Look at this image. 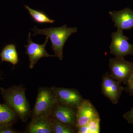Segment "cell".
<instances>
[{
	"label": "cell",
	"instance_id": "obj_1",
	"mask_svg": "<svg viewBox=\"0 0 133 133\" xmlns=\"http://www.w3.org/2000/svg\"><path fill=\"white\" fill-rule=\"evenodd\" d=\"M0 91L5 104L22 121H27L31 115V111L25 95L26 89L22 85H14L7 89L1 87Z\"/></svg>",
	"mask_w": 133,
	"mask_h": 133
},
{
	"label": "cell",
	"instance_id": "obj_2",
	"mask_svg": "<svg viewBox=\"0 0 133 133\" xmlns=\"http://www.w3.org/2000/svg\"><path fill=\"white\" fill-rule=\"evenodd\" d=\"M33 36L38 35L46 36L50 40L52 50L55 56L60 60L63 59V49L66 41L71 35L77 31V28H69L64 25L58 28H49L39 29L36 26L31 29Z\"/></svg>",
	"mask_w": 133,
	"mask_h": 133
},
{
	"label": "cell",
	"instance_id": "obj_3",
	"mask_svg": "<svg viewBox=\"0 0 133 133\" xmlns=\"http://www.w3.org/2000/svg\"><path fill=\"white\" fill-rule=\"evenodd\" d=\"M57 103L56 97L51 87H39L35 104L31 111V119L50 117Z\"/></svg>",
	"mask_w": 133,
	"mask_h": 133
},
{
	"label": "cell",
	"instance_id": "obj_4",
	"mask_svg": "<svg viewBox=\"0 0 133 133\" xmlns=\"http://www.w3.org/2000/svg\"><path fill=\"white\" fill-rule=\"evenodd\" d=\"M110 75L115 80L128 85L133 73V63L125 60L123 57L109 59Z\"/></svg>",
	"mask_w": 133,
	"mask_h": 133
},
{
	"label": "cell",
	"instance_id": "obj_5",
	"mask_svg": "<svg viewBox=\"0 0 133 133\" xmlns=\"http://www.w3.org/2000/svg\"><path fill=\"white\" fill-rule=\"evenodd\" d=\"M111 36L112 41L109 47L111 54L117 57L133 55V44L129 43V38L123 35L122 30L118 29L116 32L112 33Z\"/></svg>",
	"mask_w": 133,
	"mask_h": 133
},
{
	"label": "cell",
	"instance_id": "obj_6",
	"mask_svg": "<svg viewBox=\"0 0 133 133\" xmlns=\"http://www.w3.org/2000/svg\"><path fill=\"white\" fill-rule=\"evenodd\" d=\"M121 84L107 72L102 76L101 84L102 94L114 104L118 102L122 91L124 90V87Z\"/></svg>",
	"mask_w": 133,
	"mask_h": 133
},
{
	"label": "cell",
	"instance_id": "obj_7",
	"mask_svg": "<svg viewBox=\"0 0 133 133\" xmlns=\"http://www.w3.org/2000/svg\"><path fill=\"white\" fill-rule=\"evenodd\" d=\"M51 88L55 92L57 103L68 105L77 109L84 100L80 93L74 88L55 87Z\"/></svg>",
	"mask_w": 133,
	"mask_h": 133
},
{
	"label": "cell",
	"instance_id": "obj_8",
	"mask_svg": "<svg viewBox=\"0 0 133 133\" xmlns=\"http://www.w3.org/2000/svg\"><path fill=\"white\" fill-rule=\"evenodd\" d=\"M48 37L43 44H40L34 42L31 40V33H29L28 41V44L24 45L26 49L25 53L28 56L30 63L29 68L33 69L35 65L38 60L43 57H54L55 55H50L46 51L45 48L48 41Z\"/></svg>",
	"mask_w": 133,
	"mask_h": 133
},
{
	"label": "cell",
	"instance_id": "obj_9",
	"mask_svg": "<svg viewBox=\"0 0 133 133\" xmlns=\"http://www.w3.org/2000/svg\"><path fill=\"white\" fill-rule=\"evenodd\" d=\"M77 109L71 106L57 103L50 116L63 124L76 129Z\"/></svg>",
	"mask_w": 133,
	"mask_h": 133
},
{
	"label": "cell",
	"instance_id": "obj_10",
	"mask_svg": "<svg viewBox=\"0 0 133 133\" xmlns=\"http://www.w3.org/2000/svg\"><path fill=\"white\" fill-rule=\"evenodd\" d=\"M99 116L97 111L91 102L88 100L84 99L77 108L76 129L86 125L93 119Z\"/></svg>",
	"mask_w": 133,
	"mask_h": 133
},
{
	"label": "cell",
	"instance_id": "obj_11",
	"mask_svg": "<svg viewBox=\"0 0 133 133\" xmlns=\"http://www.w3.org/2000/svg\"><path fill=\"white\" fill-rule=\"evenodd\" d=\"M114 26L121 30H129L133 28V10L127 8L118 11L109 12Z\"/></svg>",
	"mask_w": 133,
	"mask_h": 133
},
{
	"label": "cell",
	"instance_id": "obj_12",
	"mask_svg": "<svg viewBox=\"0 0 133 133\" xmlns=\"http://www.w3.org/2000/svg\"><path fill=\"white\" fill-rule=\"evenodd\" d=\"M24 132L52 133L51 116L31 119Z\"/></svg>",
	"mask_w": 133,
	"mask_h": 133
},
{
	"label": "cell",
	"instance_id": "obj_13",
	"mask_svg": "<svg viewBox=\"0 0 133 133\" xmlns=\"http://www.w3.org/2000/svg\"><path fill=\"white\" fill-rule=\"evenodd\" d=\"M18 116L6 104H0V125L12 126Z\"/></svg>",
	"mask_w": 133,
	"mask_h": 133
},
{
	"label": "cell",
	"instance_id": "obj_14",
	"mask_svg": "<svg viewBox=\"0 0 133 133\" xmlns=\"http://www.w3.org/2000/svg\"><path fill=\"white\" fill-rule=\"evenodd\" d=\"M0 56L1 62H9L14 65L17 64L19 61L16 46L13 44L5 46L0 53Z\"/></svg>",
	"mask_w": 133,
	"mask_h": 133
},
{
	"label": "cell",
	"instance_id": "obj_15",
	"mask_svg": "<svg viewBox=\"0 0 133 133\" xmlns=\"http://www.w3.org/2000/svg\"><path fill=\"white\" fill-rule=\"evenodd\" d=\"M24 7L29 11L32 19L35 22L38 24L53 23L55 21L50 19L45 13L42 11L32 9L28 6L25 5Z\"/></svg>",
	"mask_w": 133,
	"mask_h": 133
},
{
	"label": "cell",
	"instance_id": "obj_16",
	"mask_svg": "<svg viewBox=\"0 0 133 133\" xmlns=\"http://www.w3.org/2000/svg\"><path fill=\"white\" fill-rule=\"evenodd\" d=\"M51 118L52 133H74L77 131L76 128L63 124L51 116Z\"/></svg>",
	"mask_w": 133,
	"mask_h": 133
},
{
	"label": "cell",
	"instance_id": "obj_17",
	"mask_svg": "<svg viewBox=\"0 0 133 133\" xmlns=\"http://www.w3.org/2000/svg\"><path fill=\"white\" fill-rule=\"evenodd\" d=\"M100 117L98 116L93 119L85 125L87 133H99L100 132Z\"/></svg>",
	"mask_w": 133,
	"mask_h": 133
},
{
	"label": "cell",
	"instance_id": "obj_18",
	"mask_svg": "<svg viewBox=\"0 0 133 133\" xmlns=\"http://www.w3.org/2000/svg\"><path fill=\"white\" fill-rule=\"evenodd\" d=\"M12 126L0 125V133H18L20 132L16 131L12 128Z\"/></svg>",
	"mask_w": 133,
	"mask_h": 133
},
{
	"label": "cell",
	"instance_id": "obj_19",
	"mask_svg": "<svg viewBox=\"0 0 133 133\" xmlns=\"http://www.w3.org/2000/svg\"><path fill=\"white\" fill-rule=\"evenodd\" d=\"M123 117L128 123L133 125V107L131 108L130 111L124 114Z\"/></svg>",
	"mask_w": 133,
	"mask_h": 133
},
{
	"label": "cell",
	"instance_id": "obj_20",
	"mask_svg": "<svg viewBox=\"0 0 133 133\" xmlns=\"http://www.w3.org/2000/svg\"><path fill=\"white\" fill-rule=\"evenodd\" d=\"M124 90L129 94V95H133V83L131 84L128 85L125 88L124 87Z\"/></svg>",
	"mask_w": 133,
	"mask_h": 133
},
{
	"label": "cell",
	"instance_id": "obj_21",
	"mask_svg": "<svg viewBox=\"0 0 133 133\" xmlns=\"http://www.w3.org/2000/svg\"><path fill=\"white\" fill-rule=\"evenodd\" d=\"M133 73L132 76H131V78L130 79L129 81L128 85H129L131 84H133Z\"/></svg>",
	"mask_w": 133,
	"mask_h": 133
}]
</instances>
